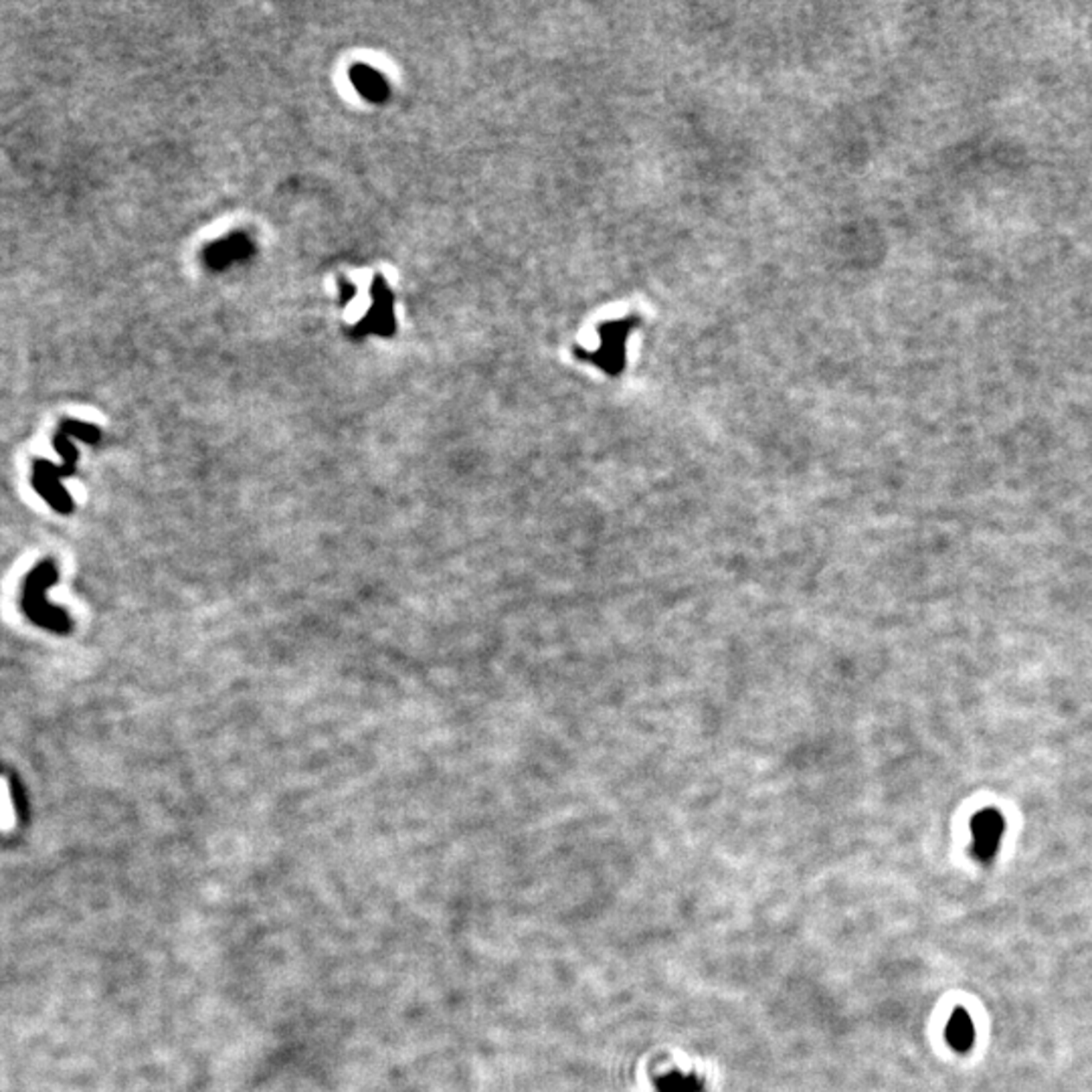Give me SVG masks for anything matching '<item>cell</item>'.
Returning a JSON list of instances; mask_svg holds the SVG:
<instances>
[{"label":"cell","instance_id":"277c9868","mask_svg":"<svg viewBox=\"0 0 1092 1092\" xmlns=\"http://www.w3.org/2000/svg\"><path fill=\"white\" fill-rule=\"evenodd\" d=\"M350 75H352L354 86H357L358 92L363 93L367 100L382 101L387 98V92H389L387 83L375 69L367 67V65H357Z\"/></svg>","mask_w":1092,"mask_h":1092},{"label":"cell","instance_id":"7a4b0ae2","mask_svg":"<svg viewBox=\"0 0 1092 1092\" xmlns=\"http://www.w3.org/2000/svg\"><path fill=\"white\" fill-rule=\"evenodd\" d=\"M55 447H59L67 459V464L63 467H55L49 461L41 459L35 461V476H33V485L35 490L39 491L41 496L45 498L47 502L51 504L57 512L61 514H71L74 512V500L71 496L61 488V478L63 476H71L74 473V464L77 458L75 447L65 440V435H57L55 437Z\"/></svg>","mask_w":1092,"mask_h":1092},{"label":"cell","instance_id":"5b68a950","mask_svg":"<svg viewBox=\"0 0 1092 1092\" xmlns=\"http://www.w3.org/2000/svg\"><path fill=\"white\" fill-rule=\"evenodd\" d=\"M947 1040L959 1052H965L973 1044V1024H971L967 1012L957 1010L953 1013L949 1025H947Z\"/></svg>","mask_w":1092,"mask_h":1092},{"label":"cell","instance_id":"3957f363","mask_svg":"<svg viewBox=\"0 0 1092 1092\" xmlns=\"http://www.w3.org/2000/svg\"><path fill=\"white\" fill-rule=\"evenodd\" d=\"M1001 832H1004V819L993 809H987L973 819V845L980 860H989L995 854Z\"/></svg>","mask_w":1092,"mask_h":1092},{"label":"cell","instance_id":"8992f818","mask_svg":"<svg viewBox=\"0 0 1092 1092\" xmlns=\"http://www.w3.org/2000/svg\"><path fill=\"white\" fill-rule=\"evenodd\" d=\"M658 1089L659 1092H692L696 1089V1082L680 1076V1074H670V1076L659 1080Z\"/></svg>","mask_w":1092,"mask_h":1092},{"label":"cell","instance_id":"6da1fadb","mask_svg":"<svg viewBox=\"0 0 1092 1092\" xmlns=\"http://www.w3.org/2000/svg\"><path fill=\"white\" fill-rule=\"evenodd\" d=\"M57 568L51 561H45L35 571L29 575L25 591H22V609L27 611L29 620H33L39 626L49 627L51 632L67 633L71 629V621L63 609L53 607L45 601L47 587L57 583Z\"/></svg>","mask_w":1092,"mask_h":1092}]
</instances>
